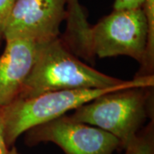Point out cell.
I'll return each mask as SVG.
<instances>
[{"instance_id":"cell-3","label":"cell","mask_w":154,"mask_h":154,"mask_svg":"<svg viewBox=\"0 0 154 154\" xmlns=\"http://www.w3.org/2000/svg\"><path fill=\"white\" fill-rule=\"evenodd\" d=\"M122 88H126L59 90L29 99H16L0 107L6 144L11 147L20 135L33 127L65 115L102 94Z\"/></svg>"},{"instance_id":"cell-8","label":"cell","mask_w":154,"mask_h":154,"mask_svg":"<svg viewBox=\"0 0 154 154\" xmlns=\"http://www.w3.org/2000/svg\"><path fill=\"white\" fill-rule=\"evenodd\" d=\"M66 30L61 38L68 49L76 56L89 52V29L87 17L78 0H67Z\"/></svg>"},{"instance_id":"cell-2","label":"cell","mask_w":154,"mask_h":154,"mask_svg":"<svg viewBox=\"0 0 154 154\" xmlns=\"http://www.w3.org/2000/svg\"><path fill=\"white\" fill-rule=\"evenodd\" d=\"M152 88L133 87L106 93L81 105L69 116L110 133L119 140L124 150L146 119L153 118Z\"/></svg>"},{"instance_id":"cell-11","label":"cell","mask_w":154,"mask_h":154,"mask_svg":"<svg viewBox=\"0 0 154 154\" xmlns=\"http://www.w3.org/2000/svg\"><path fill=\"white\" fill-rule=\"evenodd\" d=\"M16 1L17 0H0V44L4 40L3 33L7 18L9 17L11 9L13 8Z\"/></svg>"},{"instance_id":"cell-7","label":"cell","mask_w":154,"mask_h":154,"mask_svg":"<svg viewBox=\"0 0 154 154\" xmlns=\"http://www.w3.org/2000/svg\"><path fill=\"white\" fill-rule=\"evenodd\" d=\"M0 56V107L17 99L36 60L41 43L29 39L5 40Z\"/></svg>"},{"instance_id":"cell-13","label":"cell","mask_w":154,"mask_h":154,"mask_svg":"<svg viewBox=\"0 0 154 154\" xmlns=\"http://www.w3.org/2000/svg\"><path fill=\"white\" fill-rule=\"evenodd\" d=\"M9 151H10V147L6 144L5 132H4V125L0 116V154H8Z\"/></svg>"},{"instance_id":"cell-12","label":"cell","mask_w":154,"mask_h":154,"mask_svg":"<svg viewBox=\"0 0 154 154\" xmlns=\"http://www.w3.org/2000/svg\"><path fill=\"white\" fill-rule=\"evenodd\" d=\"M145 0H115L114 10L142 8Z\"/></svg>"},{"instance_id":"cell-5","label":"cell","mask_w":154,"mask_h":154,"mask_svg":"<svg viewBox=\"0 0 154 154\" xmlns=\"http://www.w3.org/2000/svg\"><path fill=\"white\" fill-rule=\"evenodd\" d=\"M41 142L56 144L65 154H112L121 148L119 140L111 134L65 115L26 132V145L33 146Z\"/></svg>"},{"instance_id":"cell-9","label":"cell","mask_w":154,"mask_h":154,"mask_svg":"<svg viewBox=\"0 0 154 154\" xmlns=\"http://www.w3.org/2000/svg\"><path fill=\"white\" fill-rule=\"evenodd\" d=\"M124 154H154V121L149 122L138 133L124 149Z\"/></svg>"},{"instance_id":"cell-14","label":"cell","mask_w":154,"mask_h":154,"mask_svg":"<svg viewBox=\"0 0 154 154\" xmlns=\"http://www.w3.org/2000/svg\"><path fill=\"white\" fill-rule=\"evenodd\" d=\"M8 154H20V152H19L17 151V149L14 146V147H12L11 149H10Z\"/></svg>"},{"instance_id":"cell-4","label":"cell","mask_w":154,"mask_h":154,"mask_svg":"<svg viewBox=\"0 0 154 154\" xmlns=\"http://www.w3.org/2000/svg\"><path fill=\"white\" fill-rule=\"evenodd\" d=\"M148 26L143 9L114 10L89 29L91 53L99 58L128 56L143 63Z\"/></svg>"},{"instance_id":"cell-1","label":"cell","mask_w":154,"mask_h":154,"mask_svg":"<svg viewBox=\"0 0 154 154\" xmlns=\"http://www.w3.org/2000/svg\"><path fill=\"white\" fill-rule=\"evenodd\" d=\"M153 75L122 81L80 61L60 38L41 43L36 60L17 99H29L51 91L153 87Z\"/></svg>"},{"instance_id":"cell-6","label":"cell","mask_w":154,"mask_h":154,"mask_svg":"<svg viewBox=\"0 0 154 154\" xmlns=\"http://www.w3.org/2000/svg\"><path fill=\"white\" fill-rule=\"evenodd\" d=\"M67 0H17L7 18L3 39L48 42L58 37L66 19Z\"/></svg>"},{"instance_id":"cell-10","label":"cell","mask_w":154,"mask_h":154,"mask_svg":"<svg viewBox=\"0 0 154 154\" xmlns=\"http://www.w3.org/2000/svg\"><path fill=\"white\" fill-rule=\"evenodd\" d=\"M148 26L147 46L144 64L147 67L154 65V0H145L143 7Z\"/></svg>"}]
</instances>
